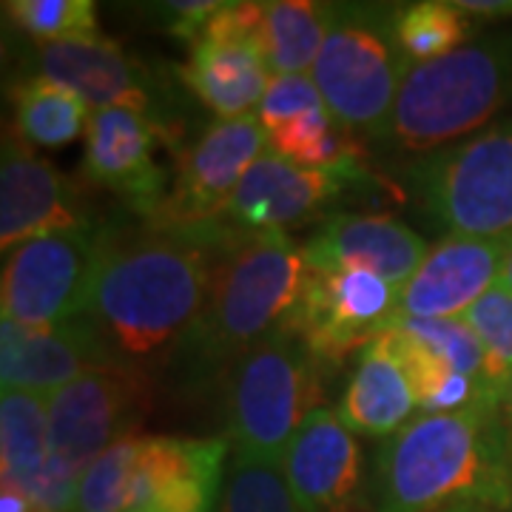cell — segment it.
I'll return each mask as SVG.
<instances>
[{"label":"cell","instance_id":"obj_24","mask_svg":"<svg viewBox=\"0 0 512 512\" xmlns=\"http://www.w3.org/2000/svg\"><path fill=\"white\" fill-rule=\"evenodd\" d=\"M49 464V399L3 390L0 399V467L3 487L32 493Z\"/></svg>","mask_w":512,"mask_h":512},{"label":"cell","instance_id":"obj_3","mask_svg":"<svg viewBox=\"0 0 512 512\" xmlns=\"http://www.w3.org/2000/svg\"><path fill=\"white\" fill-rule=\"evenodd\" d=\"M308 271L302 245L285 231L228 225L202 313L177 350L180 379L188 387L222 384L242 353L285 325Z\"/></svg>","mask_w":512,"mask_h":512},{"label":"cell","instance_id":"obj_26","mask_svg":"<svg viewBox=\"0 0 512 512\" xmlns=\"http://www.w3.org/2000/svg\"><path fill=\"white\" fill-rule=\"evenodd\" d=\"M470 20L456 3L421 0L399 9L396 37L410 63H430L470 43Z\"/></svg>","mask_w":512,"mask_h":512},{"label":"cell","instance_id":"obj_11","mask_svg":"<svg viewBox=\"0 0 512 512\" xmlns=\"http://www.w3.org/2000/svg\"><path fill=\"white\" fill-rule=\"evenodd\" d=\"M396 308L399 288L382 276L370 271H308L305 288L282 328L305 345L316 365L330 370L390 328Z\"/></svg>","mask_w":512,"mask_h":512},{"label":"cell","instance_id":"obj_8","mask_svg":"<svg viewBox=\"0 0 512 512\" xmlns=\"http://www.w3.org/2000/svg\"><path fill=\"white\" fill-rule=\"evenodd\" d=\"M322 367L285 328L242 353L225 373V427L237 453L279 461L322 396Z\"/></svg>","mask_w":512,"mask_h":512},{"label":"cell","instance_id":"obj_1","mask_svg":"<svg viewBox=\"0 0 512 512\" xmlns=\"http://www.w3.org/2000/svg\"><path fill=\"white\" fill-rule=\"evenodd\" d=\"M103 225L86 316L128 365L168 359L202 313L228 225L220 220L183 228L146 220Z\"/></svg>","mask_w":512,"mask_h":512},{"label":"cell","instance_id":"obj_20","mask_svg":"<svg viewBox=\"0 0 512 512\" xmlns=\"http://www.w3.org/2000/svg\"><path fill=\"white\" fill-rule=\"evenodd\" d=\"M92 222L69 183L26 143L3 140L0 157V245L15 251L32 239Z\"/></svg>","mask_w":512,"mask_h":512},{"label":"cell","instance_id":"obj_32","mask_svg":"<svg viewBox=\"0 0 512 512\" xmlns=\"http://www.w3.org/2000/svg\"><path fill=\"white\" fill-rule=\"evenodd\" d=\"M157 9H160L157 15L165 20L168 35L197 43V37L208 26V20L222 9V0H171V3H163Z\"/></svg>","mask_w":512,"mask_h":512},{"label":"cell","instance_id":"obj_12","mask_svg":"<svg viewBox=\"0 0 512 512\" xmlns=\"http://www.w3.org/2000/svg\"><path fill=\"white\" fill-rule=\"evenodd\" d=\"M183 128L168 126L134 109H94L86 128L83 177L106 188L134 217L151 220L168 197V171L157 163V151L168 148L174 157Z\"/></svg>","mask_w":512,"mask_h":512},{"label":"cell","instance_id":"obj_21","mask_svg":"<svg viewBox=\"0 0 512 512\" xmlns=\"http://www.w3.org/2000/svg\"><path fill=\"white\" fill-rule=\"evenodd\" d=\"M282 470L299 512H348L362 484V450L336 410L316 407L288 444Z\"/></svg>","mask_w":512,"mask_h":512},{"label":"cell","instance_id":"obj_13","mask_svg":"<svg viewBox=\"0 0 512 512\" xmlns=\"http://www.w3.org/2000/svg\"><path fill=\"white\" fill-rule=\"evenodd\" d=\"M271 148V134L256 114L239 120H217L174 157V180L154 225H200L217 220L237 191L248 168Z\"/></svg>","mask_w":512,"mask_h":512},{"label":"cell","instance_id":"obj_17","mask_svg":"<svg viewBox=\"0 0 512 512\" xmlns=\"http://www.w3.org/2000/svg\"><path fill=\"white\" fill-rule=\"evenodd\" d=\"M512 237H447L399 288V319H458L498 285Z\"/></svg>","mask_w":512,"mask_h":512},{"label":"cell","instance_id":"obj_27","mask_svg":"<svg viewBox=\"0 0 512 512\" xmlns=\"http://www.w3.org/2000/svg\"><path fill=\"white\" fill-rule=\"evenodd\" d=\"M484 350L481 402L498 407L512 382V293L493 288L461 316Z\"/></svg>","mask_w":512,"mask_h":512},{"label":"cell","instance_id":"obj_15","mask_svg":"<svg viewBox=\"0 0 512 512\" xmlns=\"http://www.w3.org/2000/svg\"><path fill=\"white\" fill-rule=\"evenodd\" d=\"M134 367L114 350L109 336L86 313L66 325L46 330L23 328L12 319L0 322V382L3 390H23L49 399L74 379Z\"/></svg>","mask_w":512,"mask_h":512},{"label":"cell","instance_id":"obj_18","mask_svg":"<svg viewBox=\"0 0 512 512\" xmlns=\"http://www.w3.org/2000/svg\"><path fill=\"white\" fill-rule=\"evenodd\" d=\"M427 251L421 234L387 214H333L302 245L311 271H370L396 288L419 271Z\"/></svg>","mask_w":512,"mask_h":512},{"label":"cell","instance_id":"obj_29","mask_svg":"<svg viewBox=\"0 0 512 512\" xmlns=\"http://www.w3.org/2000/svg\"><path fill=\"white\" fill-rule=\"evenodd\" d=\"M6 18L37 43L97 37V6L92 0H6Z\"/></svg>","mask_w":512,"mask_h":512},{"label":"cell","instance_id":"obj_4","mask_svg":"<svg viewBox=\"0 0 512 512\" xmlns=\"http://www.w3.org/2000/svg\"><path fill=\"white\" fill-rule=\"evenodd\" d=\"M512 103V29L464 43L453 55L410 63L382 143L430 154L490 123Z\"/></svg>","mask_w":512,"mask_h":512},{"label":"cell","instance_id":"obj_34","mask_svg":"<svg viewBox=\"0 0 512 512\" xmlns=\"http://www.w3.org/2000/svg\"><path fill=\"white\" fill-rule=\"evenodd\" d=\"M0 512H43L35 498L15 487H3L0 493Z\"/></svg>","mask_w":512,"mask_h":512},{"label":"cell","instance_id":"obj_2","mask_svg":"<svg viewBox=\"0 0 512 512\" xmlns=\"http://www.w3.org/2000/svg\"><path fill=\"white\" fill-rule=\"evenodd\" d=\"M367 501L373 512L512 510V473L498 407L476 402L404 424L373 456Z\"/></svg>","mask_w":512,"mask_h":512},{"label":"cell","instance_id":"obj_6","mask_svg":"<svg viewBox=\"0 0 512 512\" xmlns=\"http://www.w3.org/2000/svg\"><path fill=\"white\" fill-rule=\"evenodd\" d=\"M151 410V387L140 367L94 370L49 396V464L32 498L43 512H69L80 476L94 458L137 436Z\"/></svg>","mask_w":512,"mask_h":512},{"label":"cell","instance_id":"obj_22","mask_svg":"<svg viewBox=\"0 0 512 512\" xmlns=\"http://www.w3.org/2000/svg\"><path fill=\"white\" fill-rule=\"evenodd\" d=\"M416 410H421L416 384L396 350L390 348L387 336L379 333L359 353L336 416L350 433L390 439L404 424L416 419Z\"/></svg>","mask_w":512,"mask_h":512},{"label":"cell","instance_id":"obj_7","mask_svg":"<svg viewBox=\"0 0 512 512\" xmlns=\"http://www.w3.org/2000/svg\"><path fill=\"white\" fill-rule=\"evenodd\" d=\"M404 185L447 237H512V120L419 157Z\"/></svg>","mask_w":512,"mask_h":512},{"label":"cell","instance_id":"obj_31","mask_svg":"<svg viewBox=\"0 0 512 512\" xmlns=\"http://www.w3.org/2000/svg\"><path fill=\"white\" fill-rule=\"evenodd\" d=\"M325 106L319 86L313 83L311 74H279L271 80L268 92L262 97L256 117L268 134H274L291 120L308 114V111Z\"/></svg>","mask_w":512,"mask_h":512},{"label":"cell","instance_id":"obj_9","mask_svg":"<svg viewBox=\"0 0 512 512\" xmlns=\"http://www.w3.org/2000/svg\"><path fill=\"white\" fill-rule=\"evenodd\" d=\"M103 228L86 222L9 251L0 288L3 319L46 330L83 316L100 265Z\"/></svg>","mask_w":512,"mask_h":512},{"label":"cell","instance_id":"obj_33","mask_svg":"<svg viewBox=\"0 0 512 512\" xmlns=\"http://www.w3.org/2000/svg\"><path fill=\"white\" fill-rule=\"evenodd\" d=\"M456 6L467 18H512V0H456Z\"/></svg>","mask_w":512,"mask_h":512},{"label":"cell","instance_id":"obj_16","mask_svg":"<svg viewBox=\"0 0 512 512\" xmlns=\"http://www.w3.org/2000/svg\"><path fill=\"white\" fill-rule=\"evenodd\" d=\"M37 77L55 80L77 92L89 109H134L177 126L163 103L160 80L114 40L80 37L60 43H35ZM180 128V126H177Z\"/></svg>","mask_w":512,"mask_h":512},{"label":"cell","instance_id":"obj_36","mask_svg":"<svg viewBox=\"0 0 512 512\" xmlns=\"http://www.w3.org/2000/svg\"><path fill=\"white\" fill-rule=\"evenodd\" d=\"M495 288H501V291L512 293V248L507 259H504V268H501V276H498V285Z\"/></svg>","mask_w":512,"mask_h":512},{"label":"cell","instance_id":"obj_35","mask_svg":"<svg viewBox=\"0 0 512 512\" xmlns=\"http://www.w3.org/2000/svg\"><path fill=\"white\" fill-rule=\"evenodd\" d=\"M498 427H501V439H504V450H507V464L512 473V382L504 390L501 402H498Z\"/></svg>","mask_w":512,"mask_h":512},{"label":"cell","instance_id":"obj_5","mask_svg":"<svg viewBox=\"0 0 512 512\" xmlns=\"http://www.w3.org/2000/svg\"><path fill=\"white\" fill-rule=\"evenodd\" d=\"M399 9L396 3H336L311 77L350 134L382 140L393 117L410 69L396 37Z\"/></svg>","mask_w":512,"mask_h":512},{"label":"cell","instance_id":"obj_28","mask_svg":"<svg viewBox=\"0 0 512 512\" xmlns=\"http://www.w3.org/2000/svg\"><path fill=\"white\" fill-rule=\"evenodd\" d=\"M220 512H299L279 461L234 453L225 470Z\"/></svg>","mask_w":512,"mask_h":512},{"label":"cell","instance_id":"obj_19","mask_svg":"<svg viewBox=\"0 0 512 512\" xmlns=\"http://www.w3.org/2000/svg\"><path fill=\"white\" fill-rule=\"evenodd\" d=\"M225 453V439L140 436L131 512H211Z\"/></svg>","mask_w":512,"mask_h":512},{"label":"cell","instance_id":"obj_25","mask_svg":"<svg viewBox=\"0 0 512 512\" xmlns=\"http://www.w3.org/2000/svg\"><path fill=\"white\" fill-rule=\"evenodd\" d=\"M336 3L319 0H274L265 3V55L271 74L313 72L325 46Z\"/></svg>","mask_w":512,"mask_h":512},{"label":"cell","instance_id":"obj_10","mask_svg":"<svg viewBox=\"0 0 512 512\" xmlns=\"http://www.w3.org/2000/svg\"><path fill=\"white\" fill-rule=\"evenodd\" d=\"M177 77L220 120L256 114L274 80L265 55V3H222L177 66Z\"/></svg>","mask_w":512,"mask_h":512},{"label":"cell","instance_id":"obj_14","mask_svg":"<svg viewBox=\"0 0 512 512\" xmlns=\"http://www.w3.org/2000/svg\"><path fill=\"white\" fill-rule=\"evenodd\" d=\"M367 177L365 163L313 171L268 148L248 168L217 220L237 231H285L322 214L345 188L365 183Z\"/></svg>","mask_w":512,"mask_h":512},{"label":"cell","instance_id":"obj_37","mask_svg":"<svg viewBox=\"0 0 512 512\" xmlns=\"http://www.w3.org/2000/svg\"><path fill=\"white\" fill-rule=\"evenodd\" d=\"M444 512H481L476 507H453V510H444Z\"/></svg>","mask_w":512,"mask_h":512},{"label":"cell","instance_id":"obj_30","mask_svg":"<svg viewBox=\"0 0 512 512\" xmlns=\"http://www.w3.org/2000/svg\"><path fill=\"white\" fill-rule=\"evenodd\" d=\"M393 322L407 330L413 339H419L450 373L478 382V393H481L484 350L473 328L461 316L458 319H399L396 316Z\"/></svg>","mask_w":512,"mask_h":512},{"label":"cell","instance_id":"obj_23","mask_svg":"<svg viewBox=\"0 0 512 512\" xmlns=\"http://www.w3.org/2000/svg\"><path fill=\"white\" fill-rule=\"evenodd\" d=\"M15 137L29 148H60L86 134L92 109L72 89L46 77H23L12 89Z\"/></svg>","mask_w":512,"mask_h":512}]
</instances>
